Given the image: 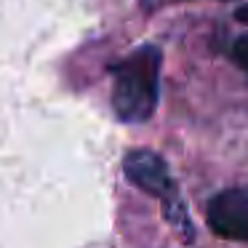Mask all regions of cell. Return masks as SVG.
<instances>
[{
	"label": "cell",
	"instance_id": "5",
	"mask_svg": "<svg viewBox=\"0 0 248 248\" xmlns=\"http://www.w3.org/2000/svg\"><path fill=\"white\" fill-rule=\"evenodd\" d=\"M139 3H141V8H144V11H155V8L166 6L168 0H139Z\"/></svg>",
	"mask_w": 248,
	"mask_h": 248
},
{
	"label": "cell",
	"instance_id": "4",
	"mask_svg": "<svg viewBox=\"0 0 248 248\" xmlns=\"http://www.w3.org/2000/svg\"><path fill=\"white\" fill-rule=\"evenodd\" d=\"M232 62L248 75V35H243L232 43Z\"/></svg>",
	"mask_w": 248,
	"mask_h": 248
},
{
	"label": "cell",
	"instance_id": "6",
	"mask_svg": "<svg viewBox=\"0 0 248 248\" xmlns=\"http://www.w3.org/2000/svg\"><path fill=\"white\" fill-rule=\"evenodd\" d=\"M235 19H237L240 24H248V3H246V6H240V8L235 11Z\"/></svg>",
	"mask_w": 248,
	"mask_h": 248
},
{
	"label": "cell",
	"instance_id": "2",
	"mask_svg": "<svg viewBox=\"0 0 248 248\" xmlns=\"http://www.w3.org/2000/svg\"><path fill=\"white\" fill-rule=\"evenodd\" d=\"M123 171L128 176L131 184H136L139 189H144L147 195L157 198L163 203V216L168 219V224L179 232L184 243L195 240V227L189 219L187 208H184L182 198H179V187L173 182L171 171H168L166 160L152 150H131L123 157Z\"/></svg>",
	"mask_w": 248,
	"mask_h": 248
},
{
	"label": "cell",
	"instance_id": "1",
	"mask_svg": "<svg viewBox=\"0 0 248 248\" xmlns=\"http://www.w3.org/2000/svg\"><path fill=\"white\" fill-rule=\"evenodd\" d=\"M160 48L139 46L112 67V109L123 123H144L152 118L160 96Z\"/></svg>",
	"mask_w": 248,
	"mask_h": 248
},
{
	"label": "cell",
	"instance_id": "3",
	"mask_svg": "<svg viewBox=\"0 0 248 248\" xmlns=\"http://www.w3.org/2000/svg\"><path fill=\"white\" fill-rule=\"evenodd\" d=\"M205 219L214 235L224 240L248 243V192L246 189H224L214 195L205 211Z\"/></svg>",
	"mask_w": 248,
	"mask_h": 248
}]
</instances>
